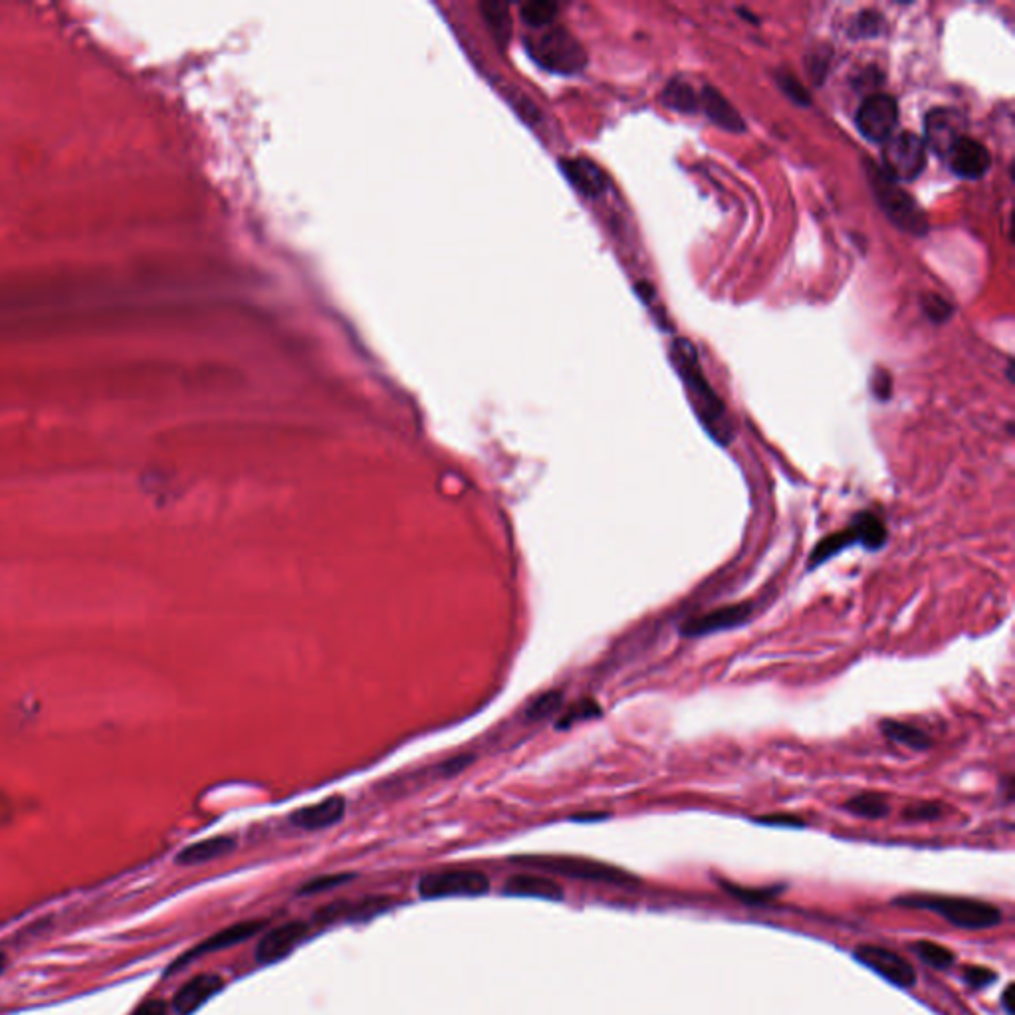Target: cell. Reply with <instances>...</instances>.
I'll list each match as a JSON object with an SVG mask.
<instances>
[{
	"instance_id": "21",
	"label": "cell",
	"mask_w": 1015,
	"mask_h": 1015,
	"mask_svg": "<svg viewBox=\"0 0 1015 1015\" xmlns=\"http://www.w3.org/2000/svg\"><path fill=\"white\" fill-rule=\"evenodd\" d=\"M389 906H391V899H387V897L365 899V901H357L355 904L334 903L330 904L328 908H324L318 914V918H320V922H336L341 918H351V920L371 918V916L385 912Z\"/></svg>"
},
{
	"instance_id": "27",
	"label": "cell",
	"mask_w": 1015,
	"mask_h": 1015,
	"mask_svg": "<svg viewBox=\"0 0 1015 1015\" xmlns=\"http://www.w3.org/2000/svg\"><path fill=\"white\" fill-rule=\"evenodd\" d=\"M560 6L556 2H528L522 6L520 16L532 28H548L552 26Z\"/></svg>"
},
{
	"instance_id": "20",
	"label": "cell",
	"mask_w": 1015,
	"mask_h": 1015,
	"mask_svg": "<svg viewBox=\"0 0 1015 1015\" xmlns=\"http://www.w3.org/2000/svg\"><path fill=\"white\" fill-rule=\"evenodd\" d=\"M236 847V839L234 837H228V835H217V837H209V839H203L199 843H193L189 847H185L179 855H177V865H203V863H209V861H215V859H221L228 853H232Z\"/></svg>"
},
{
	"instance_id": "32",
	"label": "cell",
	"mask_w": 1015,
	"mask_h": 1015,
	"mask_svg": "<svg viewBox=\"0 0 1015 1015\" xmlns=\"http://www.w3.org/2000/svg\"><path fill=\"white\" fill-rule=\"evenodd\" d=\"M355 875H328V877H318L310 883H306L300 891V895H316V893H324V891H332L339 885H345L349 881H353Z\"/></svg>"
},
{
	"instance_id": "38",
	"label": "cell",
	"mask_w": 1015,
	"mask_h": 1015,
	"mask_svg": "<svg viewBox=\"0 0 1015 1015\" xmlns=\"http://www.w3.org/2000/svg\"><path fill=\"white\" fill-rule=\"evenodd\" d=\"M4 968H6V956H4V952H0V974L4 972Z\"/></svg>"
},
{
	"instance_id": "6",
	"label": "cell",
	"mask_w": 1015,
	"mask_h": 1015,
	"mask_svg": "<svg viewBox=\"0 0 1015 1015\" xmlns=\"http://www.w3.org/2000/svg\"><path fill=\"white\" fill-rule=\"evenodd\" d=\"M871 183L879 199V205L895 225L901 226L914 236H922L928 230L926 217L918 207V203L877 167H873L871 171Z\"/></svg>"
},
{
	"instance_id": "3",
	"label": "cell",
	"mask_w": 1015,
	"mask_h": 1015,
	"mask_svg": "<svg viewBox=\"0 0 1015 1015\" xmlns=\"http://www.w3.org/2000/svg\"><path fill=\"white\" fill-rule=\"evenodd\" d=\"M889 540V530L885 522L871 510L859 512L845 530H839L831 536H825L811 552L807 560V569H817L827 564L831 558L839 556L843 550L851 546H863L869 552L881 550Z\"/></svg>"
},
{
	"instance_id": "33",
	"label": "cell",
	"mask_w": 1015,
	"mask_h": 1015,
	"mask_svg": "<svg viewBox=\"0 0 1015 1015\" xmlns=\"http://www.w3.org/2000/svg\"><path fill=\"white\" fill-rule=\"evenodd\" d=\"M996 978H998V974H996L994 970H990V968L970 966V968H966V970H964V980H966V984H968L970 988H976V990L990 986Z\"/></svg>"
},
{
	"instance_id": "36",
	"label": "cell",
	"mask_w": 1015,
	"mask_h": 1015,
	"mask_svg": "<svg viewBox=\"0 0 1015 1015\" xmlns=\"http://www.w3.org/2000/svg\"><path fill=\"white\" fill-rule=\"evenodd\" d=\"M1012 1004H1014V984H1010V986L1006 988V992H1004V1008H1006L1008 1015L1015 1014L1014 1006H1012Z\"/></svg>"
},
{
	"instance_id": "19",
	"label": "cell",
	"mask_w": 1015,
	"mask_h": 1015,
	"mask_svg": "<svg viewBox=\"0 0 1015 1015\" xmlns=\"http://www.w3.org/2000/svg\"><path fill=\"white\" fill-rule=\"evenodd\" d=\"M562 171L567 181L585 197H599L607 189L605 173L589 159H565Z\"/></svg>"
},
{
	"instance_id": "13",
	"label": "cell",
	"mask_w": 1015,
	"mask_h": 1015,
	"mask_svg": "<svg viewBox=\"0 0 1015 1015\" xmlns=\"http://www.w3.org/2000/svg\"><path fill=\"white\" fill-rule=\"evenodd\" d=\"M310 938L308 922H286L262 936L256 946V960L262 966L276 964L290 956L302 942Z\"/></svg>"
},
{
	"instance_id": "15",
	"label": "cell",
	"mask_w": 1015,
	"mask_h": 1015,
	"mask_svg": "<svg viewBox=\"0 0 1015 1015\" xmlns=\"http://www.w3.org/2000/svg\"><path fill=\"white\" fill-rule=\"evenodd\" d=\"M948 159L954 173L964 179H980L992 167L990 151L980 141L968 135L950 151Z\"/></svg>"
},
{
	"instance_id": "23",
	"label": "cell",
	"mask_w": 1015,
	"mask_h": 1015,
	"mask_svg": "<svg viewBox=\"0 0 1015 1015\" xmlns=\"http://www.w3.org/2000/svg\"><path fill=\"white\" fill-rule=\"evenodd\" d=\"M700 104L704 106V112L706 115L718 123L720 127L724 129H730V131H742L744 129V121L742 117L738 115V112L712 88H706L700 96Z\"/></svg>"
},
{
	"instance_id": "4",
	"label": "cell",
	"mask_w": 1015,
	"mask_h": 1015,
	"mask_svg": "<svg viewBox=\"0 0 1015 1015\" xmlns=\"http://www.w3.org/2000/svg\"><path fill=\"white\" fill-rule=\"evenodd\" d=\"M514 863L536 869L540 873H554L569 879L579 881H591V883H605V885H635L637 877L631 873L617 869L607 863H599L593 859H581V857H560V855H524L514 857Z\"/></svg>"
},
{
	"instance_id": "17",
	"label": "cell",
	"mask_w": 1015,
	"mask_h": 1015,
	"mask_svg": "<svg viewBox=\"0 0 1015 1015\" xmlns=\"http://www.w3.org/2000/svg\"><path fill=\"white\" fill-rule=\"evenodd\" d=\"M343 815H345V799L339 795H332L320 803L298 809L290 817V821L298 829L318 831V829H326V827L336 825L343 819Z\"/></svg>"
},
{
	"instance_id": "26",
	"label": "cell",
	"mask_w": 1015,
	"mask_h": 1015,
	"mask_svg": "<svg viewBox=\"0 0 1015 1015\" xmlns=\"http://www.w3.org/2000/svg\"><path fill=\"white\" fill-rule=\"evenodd\" d=\"M665 104L677 112L690 113L694 112L700 104V98L698 94L692 90L690 84L686 82H673L669 84V88L665 90Z\"/></svg>"
},
{
	"instance_id": "37",
	"label": "cell",
	"mask_w": 1015,
	"mask_h": 1015,
	"mask_svg": "<svg viewBox=\"0 0 1015 1015\" xmlns=\"http://www.w3.org/2000/svg\"><path fill=\"white\" fill-rule=\"evenodd\" d=\"M607 815L605 813H595V815H577L573 819H579V821H593V819H605Z\"/></svg>"
},
{
	"instance_id": "18",
	"label": "cell",
	"mask_w": 1015,
	"mask_h": 1015,
	"mask_svg": "<svg viewBox=\"0 0 1015 1015\" xmlns=\"http://www.w3.org/2000/svg\"><path fill=\"white\" fill-rule=\"evenodd\" d=\"M502 893L508 897L542 899L552 903L564 901V889L544 875H514L504 883Z\"/></svg>"
},
{
	"instance_id": "22",
	"label": "cell",
	"mask_w": 1015,
	"mask_h": 1015,
	"mask_svg": "<svg viewBox=\"0 0 1015 1015\" xmlns=\"http://www.w3.org/2000/svg\"><path fill=\"white\" fill-rule=\"evenodd\" d=\"M881 732L885 734L887 740L891 742H897L901 746H906L910 750H916V752H922V750H928L932 746V740L930 736L914 726V724H908V722H899V720H883L881 722Z\"/></svg>"
},
{
	"instance_id": "30",
	"label": "cell",
	"mask_w": 1015,
	"mask_h": 1015,
	"mask_svg": "<svg viewBox=\"0 0 1015 1015\" xmlns=\"http://www.w3.org/2000/svg\"><path fill=\"white\" fill-rule=\"evenodd\" d=\"M597 716H601L599 704L595 700H591V698H585V700L573 704L567 710V714H564V718L560 720L558 728H569L571 724H575L579 720H591V718H597Z\"/></svg>"
},
{
	"instance_id": "34",
	"label": "cell",
	"mask_w": 1015,
	"mask_h": 1015,
	"mask_svg": "<svg viewBox=\"0 0 1015 1015\" xmlns=\"http://www.w3.org/2000/svg\"><path fill=\"white\" fill-rule=\"evenodd\" d=\"M754 821L762 823V825H770V827H805V823L797 815H788V813L762 815V817H756Z\"/></svg>"
},
{
	"instance_id": "29",
	"label": "cell",
	"mask_w": 1015,
	"mask_h": 1015,
	"mask_svg": "<svg viewBox=\"0 0 1015 1015\" xmlns=\"http://www.w3.org/2000/svg\"><path fill=\"white\" fill-rule=\"evenodd\" d=\"M482 14H484L486 22L490 24V28L494 30V34L500 36L502 40H506L510 34L508 6L498 4V2H486V4H482Z\"/></svg>"
},
{
	"instance_id": "35",
	"label": "cell",
	"mask_w": 1015,
	"mask_h": 1015,
	"mask_svg": "<svg viewBox=\"0 0 1015 1015\" xmlns=\"http://www.w3.org/2000/svg\"><path fill=\"white\" fill-rule=\"evenodd\" d=\"M131 1015H167V1004L163 1000H149Z\"/></svg>"
},
{
	"instance_id": "31",
	"label": "cell",
	"mask_w": 1015,
	"mask_h": 1015,
	"mask_svg": "<svg viewBox=\"0 0 1015 1015\" xmlns=\"http://www.w3.org/2000/svg\"><path fill=\"white\" fill-rule=\"evenodd\" d=\"M942 813H944V807L940 803L920 801V803L908 805L903 811V817L906 821H934V819H940Z\"/></svg>"
},
{
	"instance_id": "25",
	"label": "cell",
	"mask_w": 1015,
	"mask_h": 1015,
	"mask_svg": "<svg viewBox=\"0 0 1015 1015\" xmlns=\"http://www.w3.org/2000/svg\"><path fill=\"white\" fill-rule=\"evenodd\" d=\"M912 950L916 952V956L926 962L928 966L936 968V970H946L948 966H952L956 962V956L952 950H948L946 946L942 944H936V942H930V940H920V942H914L912 944Z\"/></svg>"
},
{
	"instance_id": "8",
	"label": "cell",
	"mask_w": 1015,
	"mask_h": 1015,
	"mask_svg": "<svg viewBox=\"0 0 1015 1015\" xmlns=\"http://www.w3.org/2000/svg\"><path fill=\"white\" fill-rule=\"evenodd\" d=\"M419 895L423 899H449V897H482L490 891V879L472 869H454L429 873L419 881Z\"/></svg>"
},
{
	"instance_id": "14",
	"label": "cell",
	"mask_w": 1015,
	"mask_h": 1015,
	"mask_svg": "<svg viewBox=\"0 0 1015 1015\" xmlns=\"http://www.w3.org/2000/svg\"><path fill=\"white\" fill-rule=\"evenodd\" d=\"M225 988V980L217 974H199L191 978L173 998V1010L177 1015L195 1014L213 996Z\"/></svg>"
},
{
	"instance_id": "16",
	"label": "cell",
	"mask_w": 1015,
	"mask_h": 1015,
	"mask_svg": "<svg viewBox=\"0 0 1015 1015\" xmlns=\"http://www.w3.org/2000/svg\"><path fill=\"white\" fill-rule=\"evenodd\" d=\"M262 926H264V924H262V922H258V920H254V922H252V920H246V922H236V924L228 926L225 930H221V932L213 934L209 940H205V942H203V944H199L197 948L189 950V954H185V956H183L177 964H173V968H171V970H177L179 966H183V964H187V962H191V960H195V958H199V956L213 954V952L225 950V948H230V946H236V944H240V942H244V940H248V938L256 936V934L262 930Z\"/></svg>"
},
{
	"instance_id": "7",
	"label": "cell",
	"mask_w": 1015,
	"mask_h": 1015,
	"mask_svg": "<svg viewBox=\"0 0 1015 1015\" xmlns=\"http://www.w3.org/2000/svg\"><path fill=\"white\" fill-rule=\"evenodd\" d=\"M883 159H885V175L897 181H914L926 169V145L924 141L912 133L903 131L885 141Z\"/></svg>"
},
{
	"instance_id": "10",
	"label": "cell",
	"mask_w": 1015,
	"mask_h": 1015,
	"mask_svg": "<svg viewBox=\"0 0 1015 1015\" xmlns=\"http://www.w3.org/2000/svg\"><path fill=\"white\" fill-rule=\"evenodd\" d=\"M899 121V106L893 96L887 94H875L869 96L859 112H857V127L859 131L875 143H883L893 137V131Z\"/></svg>"
},
{
	"instance_id": "1",
	"label": "cell",
	"mask_w": 1015,
	"mask_h": 1015,
	"mask_svg": "<svg viewBox=\"0 0 1015 1015\" xmlns=\"http://www.w3.org/2000/svg\"><path fill=\"white\" fill-rule=\"evenodd\" d=\"M673 359H675L680 377L684 379V383L688 387L690 399L694 403L696 415L700 417L702 425L712 435V439H716L720 445H728L734 435L732 423L728 419L724 403L718 399V395L706 383V379L698 367L694 347L686 339H678L677 343L673 345Z\"/></svg>"
},
{
	"instance_id": "5",
	"label": "cell",
	"mask_w": 1015,
	"mask_h": 1015,
	"mask_svg": "<svg viewBox=\"0 0 1015 1015\" xmlns=\"http://www.w3.org/2000/svg\"><path fill=\"white\" fill-rule=\"evenodd\" d=\"M532 60L554 74H579L587 66V54L581 42L562 26H548L536 38L526 42Z\"/></svg>"
},
{
	"instance_id": "28",
	"label": "cell",
	"mask_w": 1015,
	"mask_h": 1015,
	"mask_svg": "<svg viewBox=\"0 0 1015 1015\" xmlns=\"http://www.w3.org/2000/svg\"><path fill=\"white\" fill-rule=\"evenodd\" d=\"M562 704H564V692H560V690H550V692H546V694L538 696V698L532 702V706H530V708H528V712H526V718H528L530 722H540V720H544V718H550L554 712H558V710L562 708Z\"/></svg>"
},
{
	"instance_id": "2",
	"label": "cell",
	"mask_w": 1015,
	"mask_h": 1015,
	"mask_svg": "<svg viewBox=\"0 0 1015 1015\" xmlns=\"http://www.w3.org/2000/svg\"><path fill=\"white\" fill-rule=\"evenodd\" d=\"M895 904L908 906V908L932 910V912L944 916L954 926H960V928H966V930L994 928L1004 918V914H1002V910L998 906L978 901V899H964V897L906 895V897H899L895 901Z\"/></svg>"
},
{
	"instance_id": "24",
	"label": "cell",
	"mask_w": 1015,
	"mask_h": 1015,
	"mask_svg": "<svg viewBox=\"0 0 1015 1015\" xmlns=\"http://www.w3.org/2000/svg\"><path fill=\"white\" fill-rule=\"evenodd\" d=\"M843 807L849 813L863 817V819H883L891 811L887 797L883 793H875V791H865V793L853 795L851 799L845 801Z\"/></svg>"
},
{
	"instance_id": "12",
	"label": "cell",
	"mask_w": 1015,
	"mask_h": 1015,
	"mask_svg": "<svg viewBox=\"0 0 1015 1015\" xmlns=\"http://www.w3.org/2000/svg\"><path fill=\"white\" fill-rule=\"evenodd\" d=\"M966 127V115L952 108L932 110L924 121L926 141L940 157H948L950 151L966 137Z\"/></svg>"
},
{
	"instance_id": "9",
	"label": "cell",
	"mask_w": 1015,
	"mask_h": 1015,
	"mask_svg": "<svg viewBox=\"0 0 1015 1015\" xmlns=\"http://www.w3.org/2000/svg\"><path fill=\"white\" fill-rule=\"evenodd\" d=\"M853 956L899 988H912L916 984V970L912 964L889 948L877 944H861L855 948Z\"/></svg>"
},
{
	"instance_id": "11",
	"label": "cell",
	"mask_w": 1015,
	"mask_h": 1015,
	"mask_svg": "<svg viewBox=\"0 0 1015 1015\" xmlns=\"http://www.w3.org/2000/svg\"><path fill=\"white\" fill-rule=\"evenodd\" d=\"M752 611H754L752 601L724 605V607H718L710 613L696 615V617L684 621L680 625V635L686 639H696V637H706V635H714L720 631L736 629L752 617Z\"/></svg>"
}]
</instances>
